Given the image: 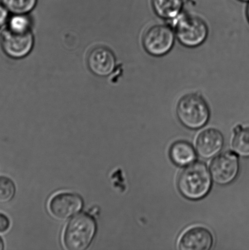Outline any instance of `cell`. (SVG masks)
I'll use <instances>...</instances> for the list:
<instances>
[{
  "instance_id": "obj_19",
  "label": "cell",
  "mask_w": 249,
  "mask_h": 250,
  "mask_svg": "<svg viewBox=\"0 0 249 250\" xmlns=\"http://www.w3.org/2000/svg\"><path fill=\"white\" fill-rule=\"evenodd\" d=\"M8 17V10L4 6H0V27L6 23Z\"/></svg>"
},
{
  "instance_id": "obj_1",
  "label": "cell",
  "mask_w": 249,
  "mask_h": 250,
  "mask_svg": "<svg viewBox=\"0 0 249 250\" xmlns=\"http://www.w3.org/2000/svg\"><path fill=\"white\" fill-rule=\"evenodd\" d=\"M212 178L206 164L194 162L180 174L177 186L180 193L187 199L199 200L206 197L211 190Z\"/></svg>"
},
{
  "instance_id": "obj_15",
  "label": "cell",
  "mask_w": 249,
  "mask_h": 250,
  "mask_svg": "<svg viewBox=\"0 0 249 250\" xmlns=\"http://www.w3.org/2000/svg\"><path fill=\"white\" fill-rule=\"evenodd\" d=\"M1 1L8 11L15 14L23 15L34 8L37 0H1Z\"/></svg>"
},
{
  "instance_id": "obj_13",
  "label": "cell",
  "mask_w": 249,
  "mask_h": 250,
  "mask_svg": "<svg viewBox=\"0 0 249 250\" xmlns=\"http://www.w3.org/2000/svg\"><path fill=\"white\" fill-rule=\"evenodd\" d=\"M153 11L160 18L174 20L181 14L184 0H152Z\"/></svg>"
},
{
  "instance_id": "obj_9",
  "label": "cell",
  "mask_w": 249,
  "mask_h": 250,
  "mask_svg": "<svg viewBox=\"0 0 249 250\" xmlns=\"http://www.w3.org/2000/svg\"><path fill=\"white\" fill-rule=\"evenodd\" d=\"M213 234L204 227L190 228L182 234L178 242L180 250H209L213 246Z\"/></svg>"
},
{
  "instance_id": "obj_11",
  "label": "cell",
  "mask_w": 249,
  "mask_h": 250,
  "mask_svg": "<svg viewBox=\"0 0 249 250\" xmlns=\"http://www.w3.org/2000/svg\"><path fill=\"white\" fill-rule=\"evenodd\" d=\"M224 137L218 129L209 128L204 130L197 136L196 148L202 158L210 159L216 156L223 149Z\"/></svg>"
},
{
  "instance_id": "obj_14",
  "label": "cell",
  "mask_w": 249,
  "mask_h": 250,
  "mask_svg": "<svg viewBox=\"0 0 249 250\" xmlns=\"http://www.w3.org/2000/svg\"><path fill=\"white\" fill-rule=\"evenodd\" d=\"M232 147L238 155L249 158V127H236Z\"/></svg>"
},
{
  "instance_id": "obj_21",
  "label": "cell",
  "mask_w": 249,
  "mask_h": 250,
  "mask_svg": "<svg viewBox=\"0 0 249 250\" xmlns=\"http://www.w3.org/2000/svg\"><path fill=\"white\" fill-rule=\"evenodd\" d=\"M246 15H247V18L249 22V4L247 7V10H246Z\"/></svg>"
},
{
  "instance_id": "obj_17",
  "label": "cell",
  "mask_w": 249,
  "mask_h": 250,
  "mask_svg": "<svg viewBox=\"0 0 249 250\" xmlns=\"http://www.w3.org/2000/svg\"><path fill=\"white\" fill-rule=\"evenodd\" d=\"M10 28L16 29H27L30 28V24L28 18L23 15L16 14L10 21Z\"/></svg>"
},
{
  "instance_id": "obj_18",
  "label": "cell",
  "mask_w": 249,
  "mask_h": 250,
  "mask_svg": "<svg viewBox=\"0 0 249 250\" xmlns=\"http://www.w3.org/2000/svg\"><path fill=\"white\" fill-rule=\"evenodd\" d=\"M11 225L9 218L6 215L0 212V233H4L8 231Z\"/></svg>"
},
{
  "instance_id": "obj_22",
  "label": "cell",
  "mask_w": 249,
  "mask_h": 250,
  "mask_svg": "<svg viewBox=\"0 0 249 250\" xmlns=\"http://www.w3.org/2000/svg\"><path fill=\"white\" fill-rule=\"evenodd\" d=\"M239 1L246 2V1H249V0H239Z\"/></svg>"
},
{
  "instance_id": "obj_3",
  "label": "cell",
  "mask_w": 249,
  "mask_h": 250,
  "mask_svg": "<svg viewBox=\"0 0 249 250\" xmlns=\"http://www.w3.org/2000/svg\"><path fill=\"white\" fill-rule=\"evenodd\" d=\"M178 119L190 129H199L206 125L211 117L208 104L201 95L191 93L184 95L178 103Z\"/></svg>"
},
{
  "instance_id": "obj_16",
  "label": "cell",
  "mask_w": 249,
  "mask_h": 250,
  "mask_svg": "<svg viewBox=\"0 0 249 250\" xmlns=\"http://www.w3.org/2000/svg\"><path fill=\"white\" fill-rule=\"evenodd\" d=\"M16 192V185L13 181L6 176H0V205L11 202Z\"/></svg>"
},
{
  "instance_id": "obj_5",
  "label": "cell",
  "mask_w": 249,
  "mask_h": 250,
  "mask_svg": "<svg viewBox=\"0 0 249 250\" xmlns=\"http://www.w3.org/2000/svg\"><path fill=\"white\" fill-rule=\"evenodd\" d=\"M174 29L167 24H155L144 34L143 45L151 56L160 57L167 55L174 45Z\"/></svg>"
},
{
  "instance_id": "obj_12",
  "label": "cell",
  "mask_w": 249,
  "mask_h": 250,
  "mask_svg": "<svg viewBox=\"0 0 249 250\" xmlns=\"http://www.w3.org/2000/svg\"><path fill=\"white\" fill-rule=\"evenodd\" d=\"M170 156L175 165L185 167L194 163L196 159V153L189 142L180 141L174 142L171 146Z\"/></svg>"
},
{
  "instance_id": "obj_6",
  "label": "cell",
  "mask_w": 249,
  "mask_h": 250,
  "mask_svg": "<svg viewBox=\"0 0 249 250\" xmlns=\"http://www.w3.org/2000/svg\"><path fill=\"white\" fill-rule=\"evenodd\" d=\"M34 43V36L30 28L20 30L8 27L1 35L2 50L12 58L25 57L31 52Z\"/></svg>"
},
{
  "instance_id": "obj_8",
  "label": "cell",
  "mask_w": 249,
  "mask_h": 250,
  "mask_svg": "<svg viewBox=\"0 0 249 250\" xmlns=\"http://www.w3.org/2000/svg\"><path fill=\"white\" fill-rule=\"evenodd\" d=\"M83 200L76 193H57L51 198L48 205L49 212L55 219L63 221L73 217L81 210Z\"/></svg>"
},
{
  "instance_id": "obj_4",
  "label": "cell",
  "mask_w": 249,
  "mask_h": 250,
  "mask_svg": "<svg viewBox=\"0 0 249 250\" xmlns=\"http://www.w3.org/2000/svg\"><path fill=\"white\" fill-rule=\"evenodd\" d=\"M174 21V31L178 41L188 48H196L206 41L209 28L200 17L180 14Z\"/></svg>"
},
{
  "instance_id": "obj_7",
  "label": "cell",
  "mask_w": 249,
  "mask_h": 250,
  "mask_svg": "<svg viewBox=\"0 0 249 250\" xmlns=\"http://www.w3.org/2000/svg\"><path fill=\"white\" fill-rule=\"evenodd\" d=\"M235 152L228 151L219 154L210 167L212 180L217 185H228L235 180L240 171V163Z\"/></svg>"
},
{
  "instance_id": "obj_2",
  "label": "cell",
  "mask_w": 249,
  "mask_h": 250,
  "mask_svg": "<svg viewBox=\"0 0 249 250\" xmlns=\"http://www.w3.org/2000/svg\"><path fill=\"white\" fill-rule=\"evenodd\" d=\"M96 223L87 213L73 217L68 223L63 234V244L68 250H87L96 233Z\"/></svg>"
},
{
  "instance_id": "obj_20",
  "label": "cell",
  "mask_w": 249,
  "mask_h": 250,
  "mask_svg": "<svg viewBox=\"0 0 249 250\" xmlns=\"http://www.w3.org/2000/svg\"><path fill=\"white\" fill-rule=\"evenodd\" d=\"M4 243L3 240L0 237V250H4Z\"/></svg>"
},
{
  "instance_id": "obj_10",
  "label": "cell",
  "mask_w": 249,
  "mask_h": 250,
  "mask_svg": "<svg viewBox=\"0 0 249 250\" xmlns=\"http://www.w3.org/2000/svg\"><path fill=\"white\" fill-rule=\"evenodd\" d=\"M87 63L94 74L99 77H106L114 72L116 59L110 49L97 46L90 51L88 56Z\"/></svg>"
}]
</instances>
